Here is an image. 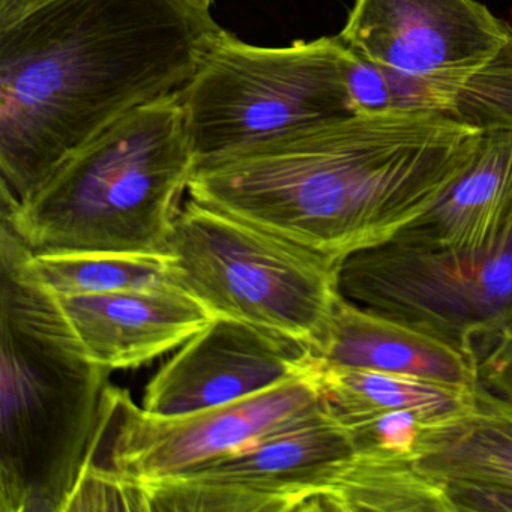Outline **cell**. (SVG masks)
I'll use <instances>...</instances> for the list:
<instances>
[{"label": "cell", "instance_id": "cell-5", "mask_svg": "<svg viewBox=\"0 0 512 512\" xmlns=\"http://www.w3.org/2000/svg\"><path fill=\"white\" fill-rule=\"evenodd\" d=\"M170 278L212 316L242 320L316 346L341 296L343 262L224 214L182 203Z\"/></svg>", "mask_w": 512, "mask_h": 512}, {"label": "cell", "instance_id": "cell-1", "mask_svg": "<svg viewBox=\"0 0 512 512\" xmlns=\"http://www.w3.org/2000/svg\"><path fill=\"white\" fill-rule=\"evenodd\" d=\"M481 136L436 113H353L196 164L188 194L344 262L427 212Z\"/></svg>", "mask_w": 512, "mask_h": 512}, {"label": "cell", "instance_id": "cell-20", "mask_svg": "<svg viewBox=\"0 0 512 512\" xmlns=\"http://www.w3.org/2000/svg\"><path fill=\"white\" fill-rule=\"evenodd\" d=\"M476 373L478 386L512 406V323L479 352Z\"/></svg>", "mask_w": 512, "mask_h": 512}, {"label": "cell", "instance_id": "cell-19", "mask_svg": "<svg viewBox=\"0 0 512 512\" xmlns=\"http://www.w3.org/2000/svg\"><path fill=\"white\" fill-rule=\"evenodd\" d=\"M347 95L352 113L374 115L392 112L385 68L353 52L347 70Z\"/></svg>", "mask_w": 512, "mask_h": 512}, {"label": "cell", "instance_id": "cell-12", "mask_svg": "<svg viewBox=\"0 0 512 512\" xmlns=\"http://www.w3.org/2000/svg\"><path fill=\"white\" fill-rule=\"evenodd\" d=\"M56 301L89 359L112 371L154 361L215 319L173 281Z\"/></svg>", "mask_w": 512, "mask_h": 512}, {"label": "cell", "instance_id": "cell-16", "mask_svg": "<svg viewBox=\"0 0 512 512\" xmlns=\"http://www.w3.org/2000/svg\"><path fill=\"white\" fill-rule=\"evenodd\" d=\"M314 376L323 409L346 430L394 412L437 421L469 407L475 392L404 374L320 364L316 359Z\"/></svg>", "mask_w": 512, "mask_h": 512}, {"label": "cell", "instance_id": "cell-21", "mask_svg": "<svg viewBox=\"0 0 512 512\" xmlns=\"http://www.w3.org/2000/svg\"><path fill=\"white\" fill-rule=\"evenodd\" d=\"M452 512H512V487L481 482H445Z\"/></svg>", "mask_w": 512, "mask_h": 512}, {"label": "cell", "instance_id": "cell-18", "mask_svg": "<svg viewBox=\"0 0 512 512\" xmlns=\"http://www.w3.org/2000/svg\"><path fill=\"white\" fill-rule=\"evenodd\" d=\"M446 118L481 134H512V26L494 58L454 86Z\"/></svg>", "mask_w": 512, "mask_h": 512}, {"label": "cell", "instance_id": "cell-3", "mask_svg": "<svg viewBox=\"0 0 512 512\" xmlns=\"http://www.w3.org/2000/svg\"><path fill=\"white\" fill-rule=\"evenodd\" d=\"M26 250L2 221L0 512H65L112 370L89 359L55 296L26 277Z\"/></svg>", "mask_w": 512, "mask_h": 512}, {"label": "cell", "instance_id": "cell-22", "mask_svg": "<svg viewBox=\"0 0 512 512\" xmlns=\"http://www.w3.org/2000/svg\"><path fill=\"white\" fill-rule=\"evenodd\" d=\"M49 0H0V29L8 28Z\"/></svg>", "mask_w": 512, "mask_h": 512}, {"label": "cell", "instance_id": "cell-15", "mask_svg": "<svg viewBox=\"0 0 512 512\" xmlns=\"http://www.w3.org/2000/svg\"><path fill=\"white\" fill-rule=\"evenodd\" d=\"M412 461L440 482L512 487V406L476 386L469 407L421 425Z\"/></svg>", "mask_w": 512, "mask_h": 512}, {"label": "cell", "instance_id": "cell-2", "mask_svg": "<svg viewBox=\"0 0 512 512\" xmlns=\"http://www.w3.org/2000/svg\"><path fill=\"white\" fill-rule=\"evenodd\" d=\"M220 26L184 0H49L0 29V175L19 200L131 110L181 91Z\"/></svg>", "mask_w": 512, "mask_h": 512}, {"label": "cell", "instance_id": "cell-6", "mask_svg": "<svg viewBox=\"0 0 512 512\" xmlns=\"http://www.w3.org/2000/svg\"><path fill=\"white\" fill-rule=\"evenodd\" d=\"M340 37L251 46L221 29L179 91L196 164L353 115Z\"/></svg>", "mask_w": 512, "mask_h": 512}, {"label": "cell", "instance_id": "cell-4", "mask_svg": "<svg viewBox=\"0 0 512 512\" xmlns=\"http://www.w3.org/2000/svg\"><path fill=\"white\" fill-rule=\"evenodd\" d=\"M196 160L181 94L131 110L68 157L28 199L2 182V221L34 254L169 257Z\"/></svg>", "mask_w": 512, "mask_h": 512}, {"label": "cell", "instance_id": "cell-7", "mask_svg": "<svg viewBox=\"0 0 512 512\" xmlns=\"http://www.w3.org/2000/svg\"><path fill=\"white\" fill-rule=\"evenodd\" d=\"M346 298L409 323L478 358L512 323V223L472 251L388 244L352 254L340 269Z\"/></svg>", "mask_w": 512, "mask_h": 512}, {"label": "cell", "instance_id": "cell-23", "mask_svg": "<svg viewBox=\"0 0 512 512\" xmlns=\"http://www.w3.org/2000/svg\"><path fill=\"white\" fill-rule=\"evenodd\" d=\"M191 7L197 8V10L205 11V13H209L212 5L215 4V0H184Z\"/></svg>", "mask_w": 512, "mask_h": 512}, {"label": "cell", "instance_id": "cell-10", "mask_svg": "<svg viewBox=\"0 0 512 512\" xmlns=\"http://www.w3.org/2000/svg\"><path fill=\"white\" fill-rule=\"evenodd\" d=\"M508 28L476 0H355L338 37L380 67L460 82L494 58Z\"/></svg>", "mask_w": 512, "mask_h": 512}, {"label": "cell", "instance_id": "cell-9", "mask_svg": "<svg viewBox=\"0 0 512 512\" xmlns=\"http://www.w3.org/2000/svg\"><path fill=\"white\" fill-rule=\"evenodd\" d=\"M355 452L350 431L322 406L208 466L139 485L143 511H322L329 485Z\"/></svg>", "mask_w": 512, "mask_h": 512}, {"label": "cell", "instance_id": "cell-17", "mask_svg": "<svg viewBox=\"0 0 512 512\" xmlns=\"http://www.w3.org/2000/svg\"><path fill=\"white\" fill-rule=\"evenodd\" d=\"M22 268L29 280L56 298L100 295L172 281L167 257L143 254H34L28 248Z\"/></svg>", "mask_w": 512, "mask_h": 512}, {"label": "cell", "instance_id": "cell-11", "mask_svg": "<svg viewBox=\"0 0 512 512\" xmlns=\"http://www.w3.org/2000/svg\"><path fill=\"white\" fill-rule=\"evenodd\" d=\"M313 364L310 347L295 338L217 317L152 377L142 407L169 418L223 406L310 373Z\"/></svg>", "mask_w": 512, "mask_h": 512}, {"label": "cell", "instance_id": "cell-8", "mask_svg": "<svg viewBox=\"0 0 512 512\" xmlns=\"http://www.w3.org/2000/svg\"><path fill=\"white\" fill-rule=\"evenodd\" d=\"M320 409L314 364L310 373L251 397L169 418L145 412L125 389L110 385L83 469L133 487L178 478Z\"/></svg>", "mask_w": 512, "mask_h": 512}, {"label": "cell", "instance_id": "cell-14", "mask_svg": "<svg viewBox=\"0 0 512 512\" xmlns=\"http://www.w3.org/2000/svg\"><path fill=\"white\" fill-rule=\"evenodd\" d=\"M511 223L512 134L487 133L439 200L391 242L425 250H479Z\"/></svg>", "mask_w": 512, "mask_h": 512}, {"label": "cell", "instance_id": "cell-13", "mask_svg": "<svg viewBox=\"0 0 512 512\" xmlns=\"http://www.w3.org/2000/svg\"><path fill=\"white\" fill-rule=\"evenodd\" d=\"M311 356L320 364L404 374L475 391L476 359L409 323L341 293Z\"/></svg>", "mask_w": 512, "mask_h": 512}]
</instances>
